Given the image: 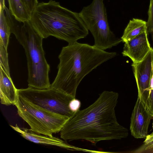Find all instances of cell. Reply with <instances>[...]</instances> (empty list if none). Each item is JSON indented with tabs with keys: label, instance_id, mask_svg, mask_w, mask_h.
Listing matches in <instances>:
<instances>
[{
	"label": "cell",
	"instance_id": "12",
	"mask_svg": "<svg viewBox=\"0 0 153 153\" xmlns=\"http://www.w3.org/2000/svg\"><path fill=\"white\" fill-rule=\"evenodd\" d=\"M18 89L9 75L0 65V99L1 103L6 105H15L18 98Z\"/></svg>",
	"mask_w": 153,
	"mask_h": 153
},
{
	"label": "cell",
	"instance_id": "22",
	"mask_svg": "<svg viewBox=\"0 0 153 153\" xmlns=\"http://www.w3.org/2000/svg\"><path fill=\"white\" fill-rule=\"evenodd\" d=\"M0 6H1L4 9L5 7V0H0Z\"/></svg>",
	"mask_w": 153,
	"mask_h": 153
},
{
	"label": "cell",
	"instance_id": "2",
	"mask_svg": "<svg viewBox=\"0 0 153 153\" xmlns=\"http://www.w3.org/2000/svg\"><path fill=\"white\" fill-rule=\"evenodd\" d=\"M109 52L94 45L77 42L63 47L58 58V71L50 88L75 98L77 88L83 78L104 62L114 57Z\"/></svg>",
	"mask_w": 153,
	"mask_h": 153
},
{
	"label": "cell",
	"instance_id": "9",
	"mask_svg": "<svg viewBox=\"0 0 153 153\" xmlns=\"http://www.w3.org/2000/svg\"><path fill=\"white\" fill-rule=\"evenodd\" d=\"M152 118L150 113L138 97L131 118L130 129L131 135L136 138L145 139Z\"/></svg>",
	"mask_w": 153,
	"mask_h": 153
},
{
	"label": "cell",
	"instance_id": "16",
	"mask_svg": "<svg viewBox=\"0 0 153 153\" xmlns=\"http://www.w3.org/2000/svg\"><path fill=\"white\" fill-rule=\"evenodd\" d=\"M0 65L2 66L7 73L10 75L7 49L6 48L1 42H0Z\"/></svg>",
	"mask_w": 153,
	"mask_h": 153
},
{
	"label": "cell",
	"instance_id": "17",
	"mask_svg": "<svg viewBox=\"0 0 153 153\" xmlns=\"http://www.w3.org/2000/svg\"><path fill=\"white\" fill-rule=\"evenodd\" d=\"M148 18L147 22V31L151 35L153 38V0H150L149 8L148 11Z\"/></svg>",
	"mask_w": 153,
	"mask_h": 153
},
{
	"label": "cell",
	"instance_id": "1",
	"mask_svg": "<svg viewBox=\"0 0 153 153\" xmlns=\"http://www.w3.org/2000/svg\"><path fill=\"white\" fill-rule=\"evenodd\" d=\"M118 97L117 92L103 91L92 104L69 118L60 131L61 138L65 141L85 140L95 145L127 137L128 130L119 123L115 114Z\"/></svg>",
	"mask_w": 153,
	"mask_h": 153
},
{
	"label": "cell",
	"instance_id": "10",
	"mask_svg": "<svg viewBox=\"0 0 153 153\" xmlns=\"http://www.w3.org/2000/svg\"><path fill=\"white\" fill-rule=\"evenodd\" d=\"M124 43L122 53L123 56L129 58L134 63L142 61L152 48L148 39L147 31Z\"/></svg>",
	"mask_w": 153,
	"mask_h": 153
},
{
	"label": "cell",
	"instance_id": "8",
	"mask_svg": "<svg viewBox=\"0 0 153 153\" xmlns=\"http://www.w3.org/2000/svg\"><path fill=\"white\" fill-rule=\"evenodd\" d=\"M153 62V49L152 48L142 61L132 63L131 65L137 88L138 97L143 103L146 100L149 92Z\"/></svg>",
	"mask_w": 153,
	"mask_h": 153
},
{
	"label": "cell",
	"instance_id": "3",
	"mask_svg": "<svg viewBox=\"0 0 153 153\" xmlns=\"http://www.w3.org/2000/svg\"><path fill=\"white\" fill-rule=\"evenodd\" d=\"M30 22L43 39L53 36L66 41L68 44L77 42L88 34L79 13L64 7L53 0L38 3Z\"/></svg>",
	"mask_w": 153,
	"mask_h": 153
},
{
	"label": "cell",
	"instance_id": "15",
	"mask_svg": "<svg viewBox=\"0 0 153 153\" xmlns=\"http://www.w3.org/2000/svg\"><path fill=\"white\" fill-rule=\"evenodd\" d=\"M0 42L7 49L11 33L4 9L0 6Z\"/></svg>",
	"mask_w": 153,
	"mask_h": 153
},
{
	"label": "cell",
	"instance_id": "5",
	"mask_svg": "<svg viewBox=\"0 0 153 153\" xmlns=\"http://www.w3.org/2000/svg\"><path fill=\"white\" fill-rule=\"evenodd\" d=\"M105 0H93L83 7L80 16L94 39V45L105 50L116 46L122 42L111 30L107 18Z\"/></svg>",
	"mask_w": 153,
	"mask_h": 153
},
{
	"label": "cell",
	"instance_id": "4",
	"mask_svg": "<svg viewBox=\"0 0 153 153\" xmlns=\"http://www.w3.org/2000/svg\"><path fill=\"white\" fill-rule=\"evenodd\" d=\"M5 15L13 33L25 51L27 60L28 87L37 89L49 88L50 66L47 62L42 47L43 38L32 26L30 21L17 20L9 10Z\"/></svg>",
	"mask_w": 153,
	"mask_h": 153
},
{
	"label": "cell",
	"instance_id": "20",
	"mask_svg": "<svg viewBox=\"0 0 153 153\" xmlns=\"http://www.w3.org/2000/svg\"><path fill=\"white\" fill-rule=\"evenodd\" d=\"M140 151H143L142 152H153V142L144 143Z\"/></svg>",
	"mask_w": 153,
	"mask_h": 153
},
{
	"label": "cell",
	"instance_id": "7",
	"mask_svg": "<svg viewBox=\"0 0 153 153\" xmlns=\"http://www.w3.org/2000/svg\"><path fill=\"white\" fill-rule=\"evenodd\" d=\"M18 95L25 99L53 112L69 117L74 114L68 104L73 98L56 89L50 88L37 89L31 87L18 89Z\"/></svg>",
	"mask_w": 153,
	"mask_h": 153
},
{
	"label": "cell",
	"instance_id": "14",
	"mask_svg": "<svg viewBox=\"0 0 153 153\" xmlns=\"http://www.w3.org/2000/svg\"><path fill=\"white\" fill-rule=\"evenodd\" d=\"M9 10L12 14L20 22L30 21L32 15L22 0H8Z\"/></svg>",
	"mask_w": 153,
	"mask_h": 153
},
{
	"label": "cell",
	"instance_id": "19",
	"mask_svg": "<svg viewBox=\"0 0 153 153\" xmlns=\"http://www.w3.org/2000/svg\"><path fill=\"white\" fill-rule=\"evenodd\" d=\"M27 10L31 13L38 5L37 0H22Z\"/></svg>",
	"mask_w": 153,
	"mask_h": 153
},
{
	"label": "cell",
	"instance_id": "13",
	"mask_svg": "<svg viewBox=\"0 0 153 153\" xmlns=\"http://www.w3.org/2000/svg\"><path fill=\"white\" fill-rule=\"evenodd\" d=\"M147 30V22L141 19L133 18L130 20L121 39L122 42L125 43Z\"/></svg>",
	"mask_w": 153,
	"mask_h": 153
},
{
	"label": "cell",
	"instance_id": "18",
	"mask_svg": "<svg viewBox=\"0 0 153 153\" xmlns=\"http://www.w3.org/2000/svg\"><path fill=\"white\" fill-rule=\"evenodd\" d=\"M81 105L80 101L74 98L70 101L68 104V107L72 112L75 113L79 110Z\"/></svg>",
	"mask_w": 153,
	"mask_h": 153
},
{
	"label": "cell",
	"instance_id": "11",
	"mask_svg": "<svg viewBox=\"0 0 153 153\" xmlns=\"http://www.w3.org/2000/svg\"><path fill=\"white\" fill-rule=\"evenodd\" d=\"M14 130L18 132L25 139L33 143L46 145L54 146L66 149L71 148L66 142L56 137L50 136L35 132L30 129L22 128L17 124L10 125Z\"/></svg>",
	"mask_w": 153,
	"mask_h": 153
},
{
	"label": "cell",
	"instance_id": "23",
	"mask_svg": "<svg viewBox=\"0 0 153 153\" xmlns=\"http://www.w3.org/2000/svg\"><path fill=\"white\" fill-rule=\"evenodd\" d=\"M152 39V40H153V38Z\"/></svg>",
	"mask_w": 153,
	"mask_h": 153
},
{
	"label": "cell",
	"instance_id": "21",
	"mask_svg": "<svg viewBox=\"0 0 153 153\" xmlns=\"http://www.w3.org/2000/svg\"><path fill=\"white\" fill-rule=\"evenodd\" d=\"M152 142H153V132L151 134L147 135L144 143H147Z\"/></svg>",
	"mask_w": 153,
	"mask_h": 153
},
{
	"label": "cell",
	"instance_id": "6",
	"mask_svg": "<svg viewBox=\"0 0 153 153\" xmlns=\"http://www.w3.org/2000/svg\"><path fill=\"white\" fill-rule=\"evenodd\" d=\"M19 115L37 133L52 136L60 131L69 118L39 107L18 95L15 105Z\"/></svg>",
	"mask_w": 153,
	"mask_h": 153
}]
</instances>
